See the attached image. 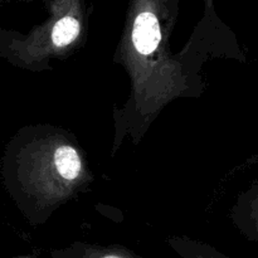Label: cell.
<instances>
[{
  "label": "cell",
  "mask_w": 258,
  "mask_h": 258,
  "mask_svg": "<svg viewBox=\"0 0 258 258\" xmlns=\"http://www.w3.org/2000/svg\"><path fill=\"white\" fill-rule=\"evenodd\" d=\"M90 181V169L75 139L60 128L33 127L20 154V184L30 201L33 221L49 217Z\"/></svg>",
  "instance_id": "cell-1"
},
{
  "label": "cell",
  "mask_w": 258,
  "mask_h": 258,
  "mask_svg": "<svg viewBox=\"0 0 258 258\" xmlns=\"http://www.w3.org/2000/svg\"><path fill=\"white\" fill-rule=\"evenodd\" d=\"M52 258H141L135 252L123 246L111 244L86 243V242H75L68 247L50 251Z\"/></svg>",
  "instance_id": "cell-2"
},
{
  "label": "cell",
  "mask_w": 258,
  "mask_h": 258,
  "mask_svg": "<svg viewBox=\"0 0 258 258\" xmlns=\"http://www.w3.org/2000/svg\"><path fill=\"white\" fill-rule=\"evenodd\" d=\"M236 213L239 228L258 243V183L239 199Z\"/></svg>",
  "instance_id": "cell-3"
},
{
  "label": "cell",
  "mask_w": 258,
  "mask_h": 258,
  "mask_svg": "<svg viewBox=\"0 0 258 258\" xmlns=\"http://www.w3.org/2000/svg\"><path fill=\"white\" fill-rule=\"evenodd\" d=\"M168 244L180 258H232L204 242L188 237H171Z\"/></svg>",
  "instance_id": "cell-4"
}]
</instances>
